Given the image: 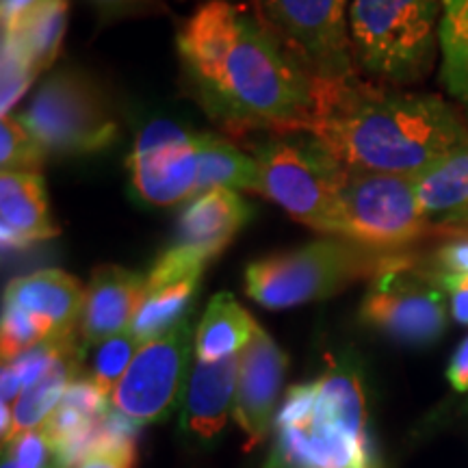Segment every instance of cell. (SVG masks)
Listing matches in <instances>:
<instances>
[{
    "instance_id": "6da1fadb",
    "label": "cell",
    "mask_w": 468,
    "mask_h": 468,
    "mask_svg": "<svg viewBox=\"0 0 468 468\" xmlns=\"http://www.w3.org/2000/svg\"><path fill=\"white\" fill-rule=\"evenodd\" d=\"M183 80L215 124L230 134L306 131L314 79L254 9L207 0L176 33Z\"/></svg>"
},
{
    "instance_id": "7a4b0ae2",
    "label": "cell",
    "mask_w": 468,
    "mask_h": 468,
    "mask_svg": "<svg viewBox=\"0 0 468 468\" xmlns=\"http://www.w3.org/2000/svg\"><path fill=\"white\" fill-rule=\"evenodd\" d=\"M303 133L343 167L410 178L468 145V120L452 102L360 76L314 79Z\"/></svg>"
},
{
    "instance_id": "3957f363",
    "label": "cell",
    "mask_w": 468,
    "mask_h": 468,
    "mask_svg": "<svg viewBox=\"0 0 468 468\" xmlns=\"http://www.w3.org/2000/svg\"><path fill=\"white\" fill-rule=\"evenodd\" d=\"M276 438L271 455L282 468H384L365 373L354 358L332 360L317 379L286 390Z\"/></svg>"
},
{
    "instance_id": "277c9868",
    "label": "cell",
    "mask_w": 468,
    "mask_h": 468,
    "mask_svg": "<svg viewBox=\"0 0 468 468\" xmlns=\"http://www.w3.org/2000/svg\"><path fill=\"white\" fill-rule=\"evenodd\" d=\"M442 14L444 0H351L358 72L393 87L419 83L441 50Z\"/></svg>"
},
{
    "instance_id": "5b68a950",
    "label": "cell",
    "mask_w": 468,
    "mask_h": 468,
    "mask_svg": "<svg viewBox=\"0 0 468 468\" xmlns=\"http://www.w3.org/2000/svg\"><path fill=\"white\" fill-rule=\"evenodd\" d=\"M395 256L325 237L250 262L245 267V292L269 310L295 308L327 300L360 278L378 276Z\"/></svg>"
},
{
    "instance_id": "8992f818",
    "label": "cell",
    "mask_w": 468,
    "mask_h": 468,
    "mask_svg": "<svg viewBox=\"0 0 468 468\" xmlns=\"http://www.w3.org/2000/svg\"><path fill=\"white\" fill-rule=\"evenodd\" d=\"M46 156H85L107 150L120 137L113 102L98 80L76 66L52 72L20 115Z\"/></svg>"
},
{
    "instance_id": "52a82bcc",
    "label": "cell",
    "mask_w": 468,
    "mask_h": 468,
    "mask_svg": "<svg viewBox=\"0 0 468 468\" xmlns=\"http://www.w3.org/2000/svg\"><path fill=\"white\" fill-rule=\"evenodd\" d=\"M276 134L254 148L261 169L259 196L276 202L292 219L335 237L341 186L347 174L313 134Z\"/></svg>"
},
{
    "instance_id": "ba28073f",
    "label": "cell",
    "mask_w": 468,
    "mask_h": 468,
    "mask_svg": "<svg viewBox=\"0 0 468 468\" xmlns=\"http://www.w3.org/2000/svg\"><path fill=\"white\" fill-rule=\"evenodd\" d=\"M430 230L414 178L347 169L335 239L395 256L420 241Z\"/></svg>"
},
{
    "instance_id": "9c48e42d",
    "label": "cell",
    "mask_w": 468,
    "mask_h": 468,
    "mask_svg": "<svg viewBox=\"0 0 468 468\" xmlns=\"http://www.w3.org/2000/svg\"><path fill=\"white\" fill-rule=\"evenodd\" d=\"M449 313L447 292L434 273L403 254L371 278L360 303L362 324L408 347L434 345L447 330Z\"/></svg>"
},
{
    "instance_id": "30bf717a",
    "label": "cell",
    "mask_w": 468,
    "mask_h": 468,
    "mask_svg": "<svg viewBox=\"0 0 468 468\" xmlns=\"http://www.w3.org/2000/svg\"><path fill=\"white\" fill-rule=\"evenodd\" d=\"M254 11L313 79L358 76L349 35L351 0H254Z\"/></svg>"
},
{
    "instance_id": "8fae6325",
    "label": "cell",
    "mask_w": 468,
    "mask_h": 468,
    "mask_svg": "<svg viewBox=\"0 0 468 468\" xmlns=\"http://www.w3.org/2000/svg\"><path fill=\"white\" fill-rule=\"evenodd\" d=\"M191 351H196V335L189 317L163 336L139 345L111 395V408L134 425L165 420L189 379Z\"/></svg>"
},
{
    "instance_id": "7c38bea8",
    "label": "cell",
    "mask_w": 468,
    "mask_h": 468,
    "mask_svg": "<svg viewBox=\"0 0 468 468\" xmlns=\"http://www.w3.org/2000/svg\"><path fill=\"white\" fill-rule=\"evenodd\" d=\"M200 134L167 120L150 122L128 156L134 197L150 207L193 200L200 176Z\"/></svg>"
},
{
    "instance_id": "4fadbf2b",
    "label": "cell",
    "mask_w": 468,
    "mask_h": 468,
    "mask_svg": "<svg viewBox=\"0 0 468 468\" xmlns=\"http://www.w3.org/2000/svg\"><path fill=\"white\" fill-rule=\"evenodd\" d=\"M289 358L278 343L259 325L251 341L239 354V382L234 399V420L243 430L245 449H254L267 438L282 390Z\"/></svg>"
},
{
    "instance_id": "5bb4252c",
    "label": "cell",
    "mask_w": 468,
    "mask_h": 468,
    "mask_svg": "<svg viewBox=\"0 0 468 468\" xmlns=\"http://www.w3.org/2000/svg\"><path fill=\"white\" fill-rule=\"evenodd\" d=\"M251 218V207L239 191L208 189L186 202L176 224L172 248L208 265L230 245Z\"/></svg>"
},
{
    "instance_id": "9a60e30c",
    "label": "cell",
    "mask_w": 468,
    "mask_h": 468,
    "mask_svg": "<svg viewBox=\"0 0 468 468\" xmlns=\"http://www.w3.org/2000/svg\"><path fill=\"white\" fill-rule=\"evenodd\" d=\"M145 297V276L120 265H102L85 289L79 335L85 349L104 338L131 330Z\"/></svg>"
},
{
    "instance_id": "2e32d148",
    "label": "cell",
    "mask_w": 468,
    "mask_h": 468,
    "mask_svg": "<svg viewBox=\"0 0 468 468\" xmlns=\"http://www.w3.org/2000/svg\"><path fill=\"white\" fill-rule=\"evenodd\" d=\"M239 382V356L202 362L191 367L183 395V425L185 434L200 442L218 438L234 414Z\"/></svg>"
},
{
    "instance_id": "e0dca14e",
    "label": "cell",
    "mask_w": 468,
    "mask_h": 468,
    "mask_svg": "<svg viewBox=\"0 0 468 468\" xmlns=\"http://www.w3.org/2000/svg\"><path fill=\"white\" fill-rule=\"evenodd\" d=\"M58 234L48 207L42 174L0 176V241L5 251H20Z\"/></svg>"
},
{
    "instance_id": "ac0fdd59",
    "label": "cell",
    "mask_w": 468,
    "mask_h": 468,
    "mask_svg": "<svg viewBox=\"0 0 468 468\" xmlns=\"http://www.w3.org/2000/svg\"><path fill=\"white\" fill-rule=\"evenodd\" d=\"M3 303L27 310L46 321L55 336H68L79 332L85 289L61 269H42L31 276L11 280L5 289Z\"/></svg>"
},
{
    "instance_id": "d6986e66",
    "label": "cell",
    "mask_w": 468,
    "mask_h": 468,
    "mask_svg": "<svg viewBox=\"0 0 468 468\" xmlns=\"http://www.w3.org/2000/svg\"><path fill=\"white\" fill-rule=\"evenodd\" d=\"M420 210L431 230L447 234L468 226V145L414 178Z\"/></svg>"
},
{
    "instance_id": "ffe728a7",
    "label": "cell",
    "mask_w": 468,
    "mask_h": 468,
    "mask_svg": "<svg viewBox=\"0 0 468 468\" xmlns=\"http://www.w3.org/2000/svg\"><path fill=\"white\" fill-rule=\"evenodd\" d=\"M254 317L230 292H218L208 302L196 330V358L218 362L239 356L254 336Z\"/></svg>"
},
{
    "instance_id": "44dd1931",
    "label": "cell",
    "mask_w": 468,
    "mask_h": 468,
    "mask_svg": "<svg viewBox=\"0 0 468 468\" xmlns=\"http://www.w3.org/2000/svg\"><path fill=\"white\" fill-rule=\"evenodd\" d=\"M200 280L202 276L154 282L145 278V297L131 325L137 341L148 343L152 338H159L189 317Z\"/></svg>"
},
{
    "instance_id": "7402d4cb",
    "label": "cell",
    "mask_w": 468,
    "mask_h": 468,
    "mask_svg": "<svg viewBox=\"0 0 468 468\" xmlns=\"http://www.w3.org/2000/svg\"><path fill=\"white\" fill-rule=\"evenodd\" d=\"M261 193V169L254 154H245L230 139L219 134H200V176L197 196L208 189Z\"/></svg>"
},
{
    "instance_id": "603a6c76",
    "label": "cell",
    "mask_w": 468,
    "mask_h": 468,
    "mask_svg": "<svg viewBox=\"0 0 468 468\" xmlns=\"http://www.w3.org/2000/svg\"><path fill=\"white\" fill-rule=\"evenodd\" d=\"M68 0H46L16 28L3 31L20 44L37 74L46 72L52 68V63H57L63 35L68 28Z\"/></svg>"
},
{
    "instance_id": "cb8c5ba5",
    "label": "cell",
    "mask_w": 468,
    "mask_h": 468,
    "mask_svg": "<svg viewBox=\"0 0 468 468\" xmlns=\"http://www.w3.org/2000/svg\"><path fill=\"white\" fill-rule=\"evenodd\" d=\"M441 57L442 83L468 120V0H444Z\"/></svg>"
},
{
    "instance_id": "d4e9b609",
    "label": "cell",
    "mask_w": 468,
    "mask_h": 468,
    "mask_svg": "<svg viewBox=\"0 0 468 468\" xmlns=\"http://www.w3.org/2000/svg\"><path fill=\"white\" fill-rule=\"evenodd\" d=\"M137 336L133 335L131 330L120 332V335H113L104 341L91 345V354L87 358V379L96 386L101 393L111 399L115 386L120 384V379L124 378L126 368L131 367L139 349Z\"/></svg>"
},
{
    "instance_id": "484cf974",
    "label": "cell",
    "mask_w": 468,
    "mask_h": 468,
    "mask_svg": "<svg viewBox=\"0 0 468 468\" xmlns=\"http://www.w3.org/2000/svg\"><path fill=\"white\" fill-rule=\"evenodd\" d=\"M44 161V148L22 126V122L14 115L3 117V122H0V167H3V172L39 174Z\"/></svg>"
},
{
    "instance_id": "4316f807",
    "label": "cell",
    "mask_w": 468,
    "mask_h": 468,
    "mask_svg": "<svg viewBox=\"0 0 468 468\" xmlns=\"http://www.w3.org/2000/svg\"><path fill=\"white\" fill-rule=\"evenodd\" d=\"M0 327H3L0 330L3 362L14 360L17 356L25 354V351L33 349L35 345L55 338L46 321L27 313V310L9 306V303H3V325Z\"/></svg>"
},
{
    "instance_id": "83f0119b",
    "label": "cell",
    "mask_w": 468,
    "mask_h": 468,
    "mask_svg": "<svg viewBox=\"0 0 468 468\" xmlns=\"http://www.w3.org/2000/svg\"><path fill=\"white\" fill-rule=\"evenodd\" d=\"M31 58L20 48V44L3 33V91H0V113L3 117L11 115V109L20 102L33 80L37 79Z\"/></svg>"
},
{
    "instance_id": "f1b7e54d",
    "label": "cell",
    "mask_w": 468,
    "mask_h": 468,
    "mask_svg": "<svg viewBox=\"0 0 468 468\" xmlns=\"http://www.w3.org/2000/svg\"><path fill=\"white\" fill-rule=\"evenodd\" d=\"M3 455H7V458L16 460L17 464L28 468H58L52 444L48 436L44 434L42 427L16 436L14 441L5 444Z\"/></svg>"
},
{
    "instance_id": "f546056e",
    "label": "cell",
    "mask_w": 468,
    "mask_h": 468,
    "mask_svg": "<svg viewBox=\"0 0 468 468\" xmlns=\"http://www.w3.org/2000/svg\"><path fill=\"white\" fill-rule=\"evenodd\" d=\"M447 241L434 254L438 276H468V232L447 234Z\"/></svg>"
},
{
    "instance_id": "4dcf8cb0",
    "label": "cell",
    "mask_w": 468,
    "mask_h": 468,
    "mask_svg": "<svg viewBox=\"0 0 468 468\" xmlns=\"http://www.w3.org/2000/svg\"><path fill=\"white\" fill-rule=\"evenodd\" d=\"M91 7L96 9L101 22H115L124 17L152 16L167 11L163 0H90Z\"/></svg>"
},
{
    "instance_id": "1f68e13d",
    "label": "cell",
    "mask_w": 468,
    "mask_h": 468,
    "mask_svg": "<svg viewBox=\"0 0 468 468\" xmlns=\"http://www.w3.org/2000/svg\"><path fill=\"white\" fill-rule=\"evenodd\" d=\"M434 276L442 291L447 292L452 317L460 325H468V276H438V273Z\"/></svg>"
},
{
    "instance_id": "d6a6232c",
    "label": "cell",
    "mask_w": 468,
    "mask_h": 468,
    "mask_svg": "<svg viewBox=\"0 0 468 468\" xmlns=\"http://www.w3.org/2000/svg\"><path fill=\"white\" fill-rule=\"evenodd\" d=\"M42 3H46V0H0V20H3V31H11V28H16Z\"/></svg>"
},
{
    "instance_id": "836d02e7",
    "label": "cell",
    "mask_w": 468,
    "mask_h": 468,
    "mask_svg": "<svg viewBox=\"0 0 468 468\" xmlns=\"http://www.w3.org/2000/svg\"><path fill=\"white\" fill-rule=\"evenodd\" d=\"M447 379L458 393H468V336L455 347L449 360Z\"/></svg>"
},
{
    "instance_id": "e575fe53",
    "label": "cell",
    "mask_w": 468,
    "mask_h": 468,
    "mask_svg": "<svg viewBox=\"0 0 468 468\" xmlns=\"http://www.w3.org/2000/svg\"><path fill=\"white\" fill-rule=\"evenodd\" d=\"M134 453H101L76 468H134Z\"/></svg>"
},
{
    "instance_id": "d590c367",
    "label": "cell",
    "mask_w": 468,
    "mask_h": 468,
    "mask_svg": "<svg viewBox=\"0 0 468 468\" xmlns=\"http://www.w3.org/2000/svg\"><path fill=\"white\" fill-rule=\"evenodd\" d=\"M3 468H28V466L17 464L16 460H11V458H7V455H3Z\"/></svg>"
},
{
    "instance_id": "8d00e7d4",
    "label": "cell",
    "mask_w": 468,
    "mask_h": 468,
    "mask_svg": "<svg viewBox=\"0 0 468 468\" xmlns=\"http://www.w3.org/2000/svg\"><path fill=\"white\" fill-rule=\"evenodd\" d=\"M265 468H282V466H280V464H278V460L273 458V455H271V458H269V462H267V466H265Z\"/></svg>"
},
{
    "instance_id": "74e56055",
    "label": "cell",
    "mask_w": 468,
    "mask_h": 468,
    "mask_svg": "<svg viewBox=\"0 0 468 468\" xmlns=\"http://www.w3.org/2000/svg\"><path fill=\"white\" fill-rule=\"evenodd\" d=\"M460 232H468V226L464 228V230H460ZM453 234H458V232H453Z\"/></svg>"
}]
</instances>
